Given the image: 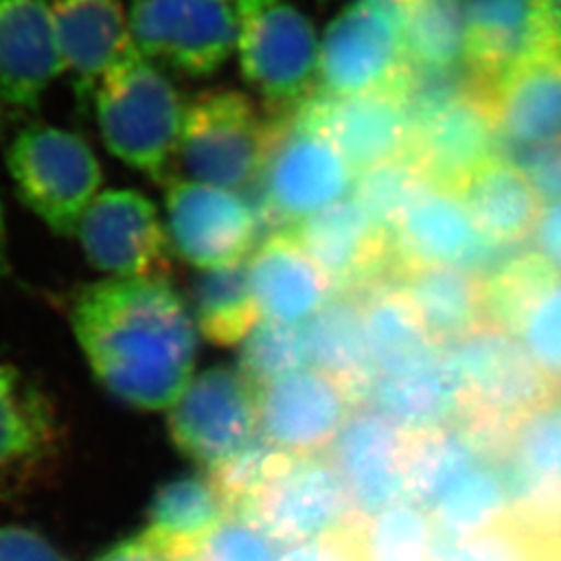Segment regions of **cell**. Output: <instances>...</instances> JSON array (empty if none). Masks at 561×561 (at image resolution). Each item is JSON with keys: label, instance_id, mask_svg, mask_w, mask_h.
<instances>
[{"label": "cell", "instance_id": "1", "mask_svg": "<svg viewBox=\"0 0 561 561\" xmlns=\"http://www.w3.org/2000/svg\"><path fill=\"white\" fill-rule=\"evenodd\" d=\"M167 279L96 280L73 301L78 343L102 387L138 410H164L194 379L198 329Z\"/></svg>", "mask_w": 561, "mask_h": 561}, {"label": "cell", "instance_id": "2", "mask_svg": "<svg viewBox=\"0 0 561 561\" xmlns=\"http://www.w3.org/2000/svg\"><path fill=\"white\" fill-rule=\"evenodd\" d=\"M458 393V424L497 460L510 435L558 393L542 379L520 341L486 322L443 345Z\"/></svg>", "mask_w": 561, "mask_h": 561}, {"label": "cell", "instance_id": "3", "mask_svg": "<svg viewBox=\"0 0 561 561\" xmlns=\"http://www.w3.org/2000/svg\"><path fill=\"white\" fill-rule=\"evenodd\" d=\"M106 150L157 183H169L185 104L175 83L134 42L123 44L94 92Z\"/></svg>", "mask_w": 561, "mask_h": 561}, {"label": "cell", "instance_id": "4", "mask_svg": "<svg viewBox=\"0 0 561 561\" xmlns=\"http://www.w3.org/2000/svg\"><path fill=\"white\" fill-rule=\"evenodd\" d=\"M20 201L60 238L78 233L101 196L102 167L90 144L53 125H27L7 152Z\"/></svg>", "mask_w": 561, "mask_h": 561}, {"label": "cell", "instance_id": "5", "mask_svg": "<svg viewBox=\"0 0 561 561\" xmlns=\"http://www.w3.org/2000/svg\"><path fill=\"white\" fill-rule=\"evenodd\" d=\"M243 80L275 113L298 108L319 85L321 38L291 0H238Z\"/></svg>", "mask_w": 561, "mask_h": 561}, {"label": "cell", "instance_id": "6", "mask_svg": "<svg viewBox=\"0 0 561 561\" xmlns=\"http://www.w3.org/2000/svg\"><path fill=\"white\" fill-rule=\"evenodd\" d=\"M259 181L266 215L283 231L347 198L356 173L322 131L301 121L296 111H285L271 119Z\"/></svg>", "mask_w": 561, "mask_h": 561}, {"label": "cell", "instance_id": "7", "mask_svg": "<svg viewBox=\"0 0 561 561\" xmlns=\"http://www.w3.org/2000/svg\"><path fill=\"white\" fill-rule=\"evenodd\" d=\"M271 121L238 90H204L185 104L180 157L187 180L240 192L259 181Z\"/></svg>", "mask_w": 561, "mask_h": 561}, {"label": "cell", "instance_id": "8", "mask_svg": "<svg viewBox=\"0 0 561 561\" xmlns=\"http://www.w3.org/2000/svg\"><path fill=\"white\" fill-rule=\"evenodd\" d=\"M129 41L159 67L210 78L238 48V0H129Z\"/></svg>", "mask_w": 561, "mask_h": 561}, {"label": "cell", "instance_id": "9", "mask_svg": "<svg viewBox=\"0 0 561 561\" xmlns=\"http://www.w3.org/2000/svg\"><path fill=\"white\" fill-rule=\"evenodd\" d=\"M245 518L275 545L294 547L337 537L360 516L329 456L283 454Z\"/></svg>", "mask_w": 561, "mask_h": 561}, {"label": "cell", "instance_id": "10", "mask_svg": "<svg viewBox=\"0 0 561 561\" xmlns=\"http://www.w3.org/2000/svg\"><path fill=\"white\" fill-rule=\"evenodd\" d=\"M169 428L181 451L213 472L259 442V387L236 368H208L171 405Z\"/></svg>", "mask_w": 561, "mask_h": 561}, {"label": "cell", "instance_id": "11", "mask_svg": "<svg viewBox=\"0 0 561 561\" xmlns=\"http://www.w3.org/2000/svg\"><path fill=\"white\" fill-rule=\"evenodd\" d=\"M76 238L88 262L115 279H167L173 245L152 201L134 190L102 192Z\"/></svg>", "mask_w": 561, "mask_h": 561}, {"label": "cell", "instance_id": "12", "mask_svg": "<svg viewBox=\"0 0 561 561\" xmlns=\"http://www.w3.org/2000/svg\"><path fill=\"white\" fill-rule=\"evenodd\" d=\"M360 401L314 366L296 370L262 387L261 439L294 458H317L333 445Z\"/></svg>", "mask_w": 561, "mask_h": 561}, {"label": "cell", "instance_id": "13", "mask_svg": "<svg viewBox=\"0 0 561 561\" xmlns=\"http://www.w3.org/2000/svg\"><path fill=\"white\" fill-rule=\"evenodd\" d=\"M405 67L400 25L354 0L324 30L317 92L347 99L393 90Z\"/></svg>", "mask_w": 561, "mask_h": 561}, {"label": "cell", "instance_id": "14", "mask_svg": "<svg viewBox=\"0 0 561 561\" xmlns=\"http://www.w3.org/2000/svg\"><path fill=\"white\" fill-rule=\"evenodd\" d=\"M164 208L173 252L201 271L245 261L254 245L256 213L238 192L175 178Z\"/></svg>", "mask_w": 561, "mask_h": 561}, {"label": "cell", "instance_id": "15", "mask_svg": "<svg viewBox=\"0 0 561 561\" xmlns=\"http://www.w3.org/2000/svg\"><path fill=\"white\" fill-rule=\"evenodd\" d=\"M401 273L424 266H460L479 275L497 268V252L514 245L482 240L468 217L460 194L426 185L401 213L389 233Z\"/></svg>", "mask_w": 561, "mask_h": 561}, {"label": "cell", "instance_id": "16", "mask_svg": "<svg viewBox=\"0 0 561 561\" xmlns=\"http://www.w3.org/2000/svg\"><path fill=\"white\" fill-rule=\"evenodd\" d=\"M497 141L489 90L479 88L414 127L408 157L431 185L460 194L497 157Z\"/></svg>", "mask_w": 561, "mask_h": 561}, {"label": "cell", "instance_id": "17", "mask_svg": "<svg viewBox=\"0 0 561 561\" xmlns=\"http://www.w3.org/2000/svg\"><path fill=\"white\" fill-rule=\"evenodd\" d=\"M294 111L335 144L356 178L408 154L412 127L396 88L347 99L314 92Z\"/></svg>", "mask_w": 561, "mask_h": 561}, {"label": "cell", "instance_id": "18", "mask_svg": "<svg viewBox=\"0 0 561 561\" xmlns=\"http://www.w3.org/2000/svg\"><path fill=\"white\" fill-rule=\"evenodd\" d=\"M408 431L377 410H356L329 458L337 466L358 516L405 502Z\"/></svg>", "mask_w": 561, "mask_h": 561}, {"label": "cell", "instance_id": "19", "mask_svg": "<svg viewBox=\"0 0 561 561\" xmlns=\"http://www.w3.org/2000/svg\"><path fill=\"white\" fill-rule=\"evenodd\" d=\"M59 451L53 405L20 370L0 362V500L41 479Z\"/></svg>", "mask_w": 561, "mask_h": 561}, {"label": "cell", "instance_id": "20", "mask_svg": "<svg viewBox=\"0 0 561 561\" xmlns=\"http://www.w3.org/2000/svg\"><path fill=\"white\" fill-rule=\"evenodd\" d=\"M294 231L340 294L373 285L393 256L389 233L352 196L308 217Z\"/></svg>", "mask_w": 561, "mask_h": 561}, {"label": "cell", "instance_id": "21", "mask_svg": "<svg viewBox=\"0 0 561 561\" xmlns=\"http://www.w3.org/2000/svg\"><path fill=\"white\" fill-rule=\"evenodd\" d=\"M62 73L50 0H0V101L36 111Z\"/></svg>", "mask_w": 561, "mask_h": 561}, {"label": "cell", "instance_id": "22", "mask_svg": "<svg viewBox=\"0 0 561 561\" xmlns=\"http://www.w3.org/2000/svg\"><path fill=\"white\" fill-rule=\"evenodd\" d=\"M50 15L65 73L85 113L102 73L129 41L123 0H50Z\"/></svg>", "mask_w": 561, "mask_h": 561}, {"label": "cell", "instance_id": "23", "mask_svg": "<svg viewBox=\"0 0 561 561\" xmlns=\"http://www.w3.org/2000/svg\"><path fill=\"white\" fill-rule=\"evenodd\" d=\"M248 266L262 319L268 321H310L335 294L294 229L268 236Z\"/></svg>", "mask_w": 561, "mask_h": 561}, {"label": "cell", "instance_id": "24", "mask_svg": "<svg viewBox=\"0 0 561 561\" xmlns=\"http://www.w3.org/2000/svg\"><path fill=\"white\" fill-rule=\"evenodd\" d=\"M491 108L500 138L535 146L561 138V55L539 53L493 90Z\"/></svg>", "mask_w": 561, "mask_h": 561}, {"label": "cell", "instance_id": "25", "mask_svg": "<svg viewBox=\"0 0 561 561\" xmlns=\"http://www.w3.org/2000/svg\"><path fill=\"white\" fill-rule=\"evenodd\" d=\"M360 301L375 379L419 373L442 360V343L426 331L400 283L373 285V291Z\"/></svg>", "mask_w": 561, "mask_h": 561}, {"label": "cell", "instance_id": "26", "mask_svg": "<svg viewBox=\"0 0 561 561\" xmlns=\"http://www.w3.org/2000/svg\"><path fill=\"white\" fill-rule=\"evenodd\" d=\"M539 53L533 0H468L466 67L482 88L493 90Z\"/></svg>", "mask_w": 561, "mask_h": 561}, {"label": "cell", "instance_id": "27", "mask_svg": "<svg viewBox=\"0 0 561 561\" xmlns=\"http://www.w3.org/2000/svg\"><path fill=\"white\" fill-rule=\"evenodd\" d=\"M227 518V505L210 477H183L157 493L141 537L169 560L192 561Z\"/></svg>", "mask_w": 561, "mask_h": 561}, {"label": "cell", "instance_id": "28", "mask_svg": "<svg viewBox=\"0 0 561 561\" xmlns=\"http://www.w3.org/2000/svg\"><path fill=\"white\" fill-rule=\"evenodd\" d=\"M497 461L510 482L514 510L537 512L561 486V396L516 426Z\"/></svg>", "mask_w": 561, "mask_h": 561}, {"label": "cell", "instance_id": "29", "mask_svg": "<svg viewBox=\"0 0 561 561\" xmlns=\"http://www.w3.org/2000/svg\"><path fill=\"white\" fill-rule=\"evenodd\" d=\"M514 495L495 458H484L463 472L426 514L445 545L484 541L502 530Z\"/></svg>", "mask_w": 561, "mask_h": 561}, {"label": "cell", "instance_id": "30", "mask_svg": "<svg viewBox=\"0 0 561 561\" xmlns=\"http://www.w3.org/2000/svg\"><path fill=\"white\" fill-rule=\"evenodd\" d=\"M401 289L416 308L426 331L442 345L486 324L484 279L460 266H424L403 271Z\"/></svg>", "mask_w": 561, "mask_h": 561}, {"label": "cell", "instance_id": "31", "mask_svg": "<svg viewBox=\"0 0 561 561\" xmlns=\"http://www.w3.org/2000/svg\"><path fill=\"white\" fill-rule=\"evenodd\" d=\"M468 217L482 240L516 245L533 229L542 204L520 169L495 157L460 192Z\"/></svg>", "mask_w": 561, "mask_h": 561}, {"label": "cell", "instance_id": "32", "mask_svg": "<svg viewBox=\"0 0 561 561\" xmlns=\"http://www.w3.org/2000/svg\"><path fill=\"white\" fill-rule=\"evenodd\" d=\"M306 340L310 366L343 382L356 400L366 401L375 370L364 337L362 301L343 294L333 296L306 321Z\"/></svg>", "mask_w": 561, "mask_h": 561}, {"label": "cell", "instance_id": "33", "mask_svg": "<svg viewBox=\"0 0 561 561\" xmlns=\"http://www.w3.org/2000/svg\"><path fill=\"white\" fill-rule=\"evenodd\" d=\"M337 537L347 561H442L435 524L410 502L356 518Z\"/></svg>", "mask_w": 561, "mask_h": 561}, {"label": "cell", "instance_id": "34", "mask_svg": "<svg viewBox=\"0 0 561 561\" xmlns=\"http://www.w3.org/2000/svg\"><path fill=\"white\" fill-rule=\"evenodd\" d=\"M484 458L491 456L460 424L408 431L405 502L428 512L463 472Z\"/></svg>", "mask_w": 561, "mask_h": 561}, {"label": "cell", "instance_id": "35", "mask_svg": "<svg viewBox=\"0 0 561 561\" xmlns=\"http://www.w3.org/2000/svg\"><path fill=\"white\" fill-rule=\"evenodd\" d=\"M366 401H370L368 408L405 431L458 424V393L445 354L437 364L419 373L377 377Z\"/></svg>", "mask_w": 561, "mask_h": 561}, {"label": "cell", "instance_id": "36", "mask_svg": "<svg viewBox=\"0 0 561 561\" xmlns=\"http://www.w3.org/2000/svg\"><path fill=\"white\" fill-rule=\"evenodd\" d=\"M192 294L196 324L217 345L243 343L262 321L248 261L201 271Z\"/></svg>", "mask_w": 561, "mask_h": 561}, {"label": "cell", "instance_id": "37", "mask_svg": "<svg viewBox=\"0 0 561 561\" xmlns=\"http://www.w3.org/2000/svg\"><path fill=\"white\" fill-rule=\"evenodd\" d=\"M405 57L412 65L447 69L466 62L468 0H412L403 23Z\"/></svg>", "mask_w": 561, "mask_h": 561}, {"label": "cell", "instance_id": "38", "mask_svg": "<svg viewBox=\"0 0 561 561\" xmlns=\"http://www.w3.org/2000/svg\"><path fill=\"white\" fill-rule=\"evenodd\" d=\"M539 375L561 396V277L553 275L522 306L507 329Z\"/></svg>", "mask_w": 561, "mask_h": 561}, {"label": "cell", "instance_id": "39", "mask_svg": "<svg viewBox=\"0 0 561 561\" xmlns=\"http://www.w3.org/2000/svg\"><path fill=\"white\" fill-rule=\"evenodd\" d=\"M310 366L306 322L262 319L241 343L240 373L262 387Z\"/></svg>", "mask_w": 561, "mask_h": 561}, {"label": "cell", "instance_id": "40", "mask_svg": "<svg viewBox=\"0 0 561 561\" xmlns=\"http://www.w3.org/2000/svg\"><path fill=\"white\" fill-rule=\"evenodd\" d=\"M428 185L416 162L408 154L396 161L382 162L360 173L354 181L352 198L360 204L364 213L391 233L401 213Z\"/></svg>", "mask_w": 561, "mask_h": 561}, {"label": "cell", "instance_id": "41", "mask_svg": "<svg viewBox=\"0 0 561 561\" xmlns=\"http://www.w3.org/2000/svg\"><path fill=\"white\" fill-rule=\"evenodd\" d=\"M497 157L520 169L542 206L561 201V138L535 146L500 138Z\"/></svg>", "mask_w": 561, "mask_h": 561}, {"label": "cell", "instance_id": "42", "mask_svg": "<svg viewBox=\"0 0 561 561\" xmlns=\"http://www.w3.org/2000/svg\"><path fill=\"white\" fill-rule=\"evenodd\" d=\"M277 547L254 522L229 516L192 561H277Z\"/></svg>", "mask_w": 561, "mask_h": 561}, {"label": "cell", "instance_id": "43", "mask_svg": "<svg viewBox=\"0 0 561 561\" xmlns=\"http://www.w3.org/2000/svg\"><path fill=\"white\" fill-rule=\"evenodd\" d=\"M500 539L516 561H561V522L530 520L510 514Z\"/></svg>", "mask_w": 561, "mask_h": 561}, {"label": "cell", "instance_id": "44", "mask_svg": "<svg viewBox=\"0 0 561 561\" xmlns=\"http://www.w3.org/2000/svg\"><path fill=\"white\" fill-rule=\"evenodd\" d=\"M0 561H67L42 535L21 528H0Z\"/></svg>", "mask_w": 561, "mask_h": 561}, {"label": "cell", "instance_id": "45", "mask_svg": "<svg viewBox=\"0 0 561 561\" xmlns=\"http://www.w3.org/2000/svg\"><path fill=\"white\" fill-rule=\"evenodd\" d=\"M533 252L561 277V201L542 206L533 229Z\"/></svg>", "mask_w": 561, "mask_h": 561}, {"label": "cell", "instance_id": "46", "mask_svg": "<svg viewBox=\"0 0 561 561\" xmlns=\"http://www.w3.org/2000/svg\"><path fill=\"white\" fill-rule=\"evenodd\" d=\"M533 18L541 53L561 55V0H533Z\"/></svg>", "mask_w": 561, "mask_h": 561}, {"label": "cell", "instance_id": "47", "mask_svg": "<svg viewBox=\"0 0 561 561\" xmlns=\"http://www.w3.org/2000/svg\"><path fill=\"white\" fill-rule=\"evenodd\" d=\"M277 561H347L340 537L285 547Z\"/></svg>", "mask_w": 561, "mask_h": 561}, {"label": "cell", "instance_id": "48", "mask_svg": "<svg viewBox=\"0 0 561 561\" xmlns=\"http://www.w3.org/2000/svg\"><path fill=\"white\" fill-rule=\"evenodd\" d=\"M96 561H173L167 556H162L161 551L146 541L144 537H134L127 541L119 542L117 547H113L111 551H106L102 558Z\"/></svg>", "mask_w": 561, "mask_h": 561}, {"label": "cell", "instance_id": "49", "mask_svg": "<svg viewBox=\"0 0 561 561\" xmlns=\"http://www.w3.org/2000/svg\"><path fill=\"white\" fill-rule=\"evenodd\" d=\"M356 2H362V4H366L370 9L381 11L382 15L391 18L401 27L403 15H405V11H408L412 0H356Z\"/></svg>", "mask_w": 561, "mask_h": 561}, {"label": "cell", "instance_id": "50", "mask_svg": "<svg viewBox=\"0 0 561 561\" xmlns=\"http://www.w3.org/2000/svg\"><path fill=\"white\" fill-rule=\"evenodd\" d=\"M11 273V262H9V233H7V217H4V206L0 198V280L4 279Z\"/></svg>", "mask_w": 561, "mask_h": 561}, {"label": "cell", "instance_id": "51", "mask_svg": "<svg viewBox=\"0 0 561 561\" xmlns=\"http://www.w3.org/2000/svg\"><path fill=\"white\" fill-rule=\"evenodd\" d=\"M514 512L524 514V516H528V518H537V520L561 522V486L560 491H558V495L553 497V502L549 503L547 507L537 510V512H524V510H514Z\"/></svg>", "mask_w": 561, "mask_h": 561}]
</instances>
